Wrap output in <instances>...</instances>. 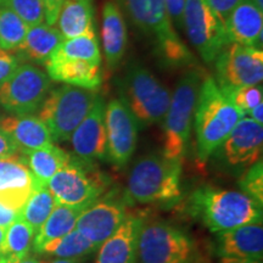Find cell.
I'll use <instances>...</instances> for the list:
<instances>
[{"mask_svg": "<svg viewBox=\"0 0 263 263\" xmlns=\"http://www.w3.org/2000/svg\"><path fill=\"white\" fill-rule=\"evenodd\" d=\"M188 207L190 215L215 234L262 222V205L236 190L201 186L190 195Z\"/></svg>", "mask_w": 263, "mask_h": 263, "instance_id": "obj_1", "label": "cell"}, {"mask_svg": "<svg viewBox=\"0 0 263 263\" xmlns=\"http://www.w3.org/2000/svg\"><path fill=\"white\" fill-rule=\"evenodd\" d=\"M240 118L242 116L222 93L215 78L205 76L194 112L197 159L205 162L212 156Z\"/></svg>", "mask_w": 263, "mask_h": 263, "instance_id": "obj_2", "label": "cell"}, {"mask_svg": "<svg viewBox=\"0 0 263 263\" xmlns=\"http://www.w3.org/2000/svg\"><path fill=\"white\" fill-rule=\"evenodd\" d=\"M182 162L149 154L134 163L123 200L127 206L136 203H176L182 196Z\"/></svg>", "mask_w": 263, "mask_h": 263, "instance_id": "obj_3", "label": "cell"}, {"mask_svg": "<svg viewBox=\"0 0 263 263\" xmlns=\"http://www.w3.org/2000/svg\"><path fill=\"white\" fill-rule=\"evenodd\" d=\"M133 25L156 44L157 57L170 67L189 66L193 54L174 31L164 0H118Z\"/></svg>", "mask_w": 263, "mask_h": 263, "instance_id": "obj_4", "label": "cell"}, {"mask_svg": "<svg viewBox=\"0 0 263 263\" xmlns=\"http://www.w3.org/2000/svg\"><path fill=\"white\" fill-rule=\"evenodd\" d=\"M200 68H190L177 82L170 107L163 118V151L168 160L182 162L188 149L190 130L200 87L203 80Z\"/></svg>", "mask_w": 263, "mask_h": 263, "instance_id": "obj_5", "label": "cell"}, {"mask_svg": "<svg viewBox=\"0 0 263 263\" xmlns=\"http://www.w3.org/2000/svg\"><path fill=\"white\" fill-rule=\"evenodd\" d=\"M121 100L141 127L162 122L171 103V91L146 67L130 64L118 83Z\"/></svg>", "mask_w": 263, "mask_h": 263, "instance_id": "obj_6", "label": "cell"}, {"mask_svg": "<svg viewBox=\"0 0 263 263\" xmlns=\"http://www.w3.org/2000/svg\"><path fill=\"white\" fill-rule=\"evenodd\" d=\"M138 263H209L195 239L164 222L143 223Z\"/></svg>", "mask_w": 263, "mask_h": 263, "instance_id": "obj_7", "label": "cell"}, {"mask_svg": "<svg viewBox=\"0 0 263 263\" xmlns=\"http://www.w3.org/2000/svg\"><path fill=\"white\" fill-rule=\"evenodd\" d=\"M97 91L64 84L49 91L39 118L50 132L52 140L67 141L84 120L98 98Z\"/></svg>", "mask_w": 263, "mask_h": 263, "instance_id": "obj_8", "label": "cell"}, {"mask_svg": "<svg viewBox=\"0 0 263 263\" xmlns=\"http://www.w3.org/2000/svg\"><path fill=\"white\" fill-rule=\"evenodd\" d=\"M107 186L106 176H104L93 162H88L77 156H71L70 162L47 184V188L59 205L83 210L103 196Z\"/></svg>", "mask_w": 263, "mask_h": 263, "instance_id": "obj_9", "label": "cell"}, {"mask_svg": "<svg viewBox=\"0 0 263 263\" xmlns=\"http://www.w3.org/2000/svg\"><path fill=\"white\" fill-rule=\"evenodd\" d=\"M50 89L47 72L32 64H22L0 85V105L11 115H31L41 108Z\"/></svg>", "mask_w": 263, "mask_h": 263, "instance_id": "obj_10", "label": "cell"}, {"mask_svg": "<svg viewBox=\"0 0 263 263\" xmlns=\"http://www.w3.org/2000/svg\"><path fill=\"white\" fill-rule=\"evenodd\" d=\"M183 29L200 58L210 64L230 44L226 26L207 5L206 0H185Z\"/></svg>", "mask_w": 263, "mask_h": 263, "instance_id": "obj_11", "label": "cell"}, {"mask_svg": "<svg viewBox=\"0 0 263 263\" xmlns=\"http://www.w3.org/2000/svg\"><path fill=\"white\" fill-rule=\"evenodd\" d=\"M215 61L217 77L215 81L222 91L262 83V49L230 43Z\"/></svg>", "mask_w": 263, "mask_h": 263, "instance_id": "obj_12", "label": "cell"}, {"mask_svg": "<svg viewBox=\"0 0 263 263\" xmlns=\"http://www.w3.org/2000/svg\"><path fill=\"white\" fill-rule=\"evenodd\" d=\"M105 127L107 160L117 167L126 166L136 151L139 124L121 99H112L105 107Z\"/></svg>", "mask_w": 263, "mask_h": 263, "instance_id": "obj_13", "label": "cell"}, {"mask_svg": "<svg viewBox=\"0 0 263 263\" xmlns=\"http://www.w3.org/2000/svg\"><path fill=\"white\" fill-rule=\"evenodd\" d=\"M126 202L112 193L100 196L81 212L76 230L90 240L98 248L120 228L126 219Z\"/></svg>", "mask_w": 263, "mask_h": 263, "instance_id": "obj_14", "label": "cell"}, {"mask_svg": "<svg viewBox=\"0 0 263 263\" xmlns=\"http://www.w3.org/2000/svg\"><path fill=\"white\" fill-rule=\"evenodd\" d=\"M262 147V124L250 117H242L218 149H221L222 159L230 168L244 170L261 160Z\"/></svg>", "mask_w": 263, "mask_h": 263, "instance_id": "obj_15", "label": "cell"}, {"mask_svg": "<svg viewBox=\"0 0 263 263\" xmlns=\"http://www.w3.org/2000/svg\"><path fill=\"white\" fill-rule=\"evenodd\" d=\"M105 107L104 98L98 95L93 107L71 136L76 156L88 162L107 160Z\"/></svg>", "mask_w": 263, "mask_h": 263, "instance_id": "obj_16", "label": "cell"}, {"mask_svg": "<svg viewBox=\"0 0 263 263\" xmlns=\"http://www.w3.org/2000/svg\"><path fill=\"white\" fill-rule=\"evenodd\" d=\"M143 218L127 216L116 232L99 246L95 263H138V242Z\"/></svg>", "mask_w": 263, "mask_h": 263, "instance_id": "obj_17", "label": "cell"}, {"mask_svg": "<svg viewBox=\"0 0 263 263\" xmlns=\"http://www.w3.org/2000/svg\"><path fill=\"white\" fill-rule=\"evenodd\" d=\"M216 252L219 257L262 259V222L250 223L238 228L217 233Z\"/></svg>", "mask_w": 263, "mask_h": 263, "instance_id": "obj_18", "label": "cell"}, {"mask_svg": "<svg viewBox=\"0 0 263 263\" xmlns=\"http://www.w3.org/2000/svg\"><path fill=\"white\" fill-rule=\"evenodd\" d=\"M45 66L51 81L93 91H98L104 83V70L101 64L50 57L45 62Z\"/></svg>", "mask_w": 263, "mask_h": 263, "instance_id": "obj_19", "label": "cell"}, {"mask_svg": "<svg viewBox=\"0 0 263 263\" xmlns=\"http://www.w3.org/2000/svg\"><path fill=\"white\" fill-rule=\"evenodd\" d=\"M0 128L14 141L18 153L26 154L52 144L48 127L32 115H11L0 120Z\"/></svg>", "mask_w": 263, "mask_h": 263, "instance_id": "obj_20", "label": "cell"}, {"mask_svg": "<svg viewBox=\"0 0 263 263\" xmlns=\"http://www.w3.org/2000/svg\"><path fill=\"white\" fill-rule=\"evenodd\" d=\"M251 0H244L234 9L226 22V29L232 43L262 49L263 15Z\"/></svg>", "mask_w": 263, "mask_h": 263, "instance_id": "obj_21", "label": "cell"}, {"mask_svg": "<svg viewBox=\"0 0 263 263\" xmlns=\"http://www.w3.org/2000/svg\"><path fill=\"white\" fill-rule=\"evenodd\" d=\"M103 48L108 68L115 70L127 50V26L115 2H106L103 9Z\"/></svg>", "mask_w": 263, "mask_h": 263, "instance_id": "obj_22", "label": "cell"}, {"mask_svg": "<svg viewBox=\"0 0 263 263\" xmlns=\"http://www.w3.org/2000/svg\"><path fill=\"white\" fill-rule=\"evenodd\" d=\"M71 154L54 144L22 154L21 160L32 177V188L47 186L49 180L70 162Z\"/></svg>", "mask_w": 263, "mask_h": 263, "instance_id": "obj_23", "label": "cell"}, {"mask_svg": "<svg viewBox=\"0 0 263 263\" xmlns=\"http://www.w3.org/2000/svg\"><path fill=\"white\" fill-rule=\"evenodd\" d=\"M64 37L59 29L48 24H39L28 27L24 43L17 49L20 61H29L34 64H45L57 50Z\"/></svg>", "mask_w": 263, "mask_h": 263, "instance_id": "obj_24", "label": "cell"}, {"mask_svg": "<svg viewBox=\"0 0 263 263\" xmlns=\"http://www.w3.org/2000/svg\"><path fill=\"white\" fill-rule=\"evenodd\" d=\"M57 24L64 39L95 32L93 0H65Z\"/></svg>", "mask_w": 263, "mask_h": 263, "instance_id": "obj_25", "label": "cell"}, {"mask_svg": "<svg viewBox=\"0 0 263 263\" xmlns=\"http://www.w3.org/2000/svg\"><path fill=\"white\" fill-rule=\"evenodd\" d=\"M83 209H76V207L57 203L47 221L43 223V226L35 233L34 240H33V250L38 252V250L47 242L64 236L76 229V223Z\"/></svg>", "mask_w": 263, "mask_h": 263, "instance_id": "obj_26", "label": "cell"}, {"mask_svg": "<svg viewBox=\"0 0 263 263\" xmlns=\"http://www.w3.org/2000/svg\"><path fill=\"white\" fill-rule=\"evenodd\" d=\"M99 248L90 240L82 235L78 230L73 229L64 236L51 240L43 245L37 254H45L62 259H77L89 257Z\"/></svg>", "mask_w": 263, "mask_h": 263, "instance_id": "obj_27", "label": "cell"}, {"mask_svg": "<svg viewBox=\"0 0 263 263\" xmlns=\"http://www.w3.org/2000/svg\"><path fill=\"white\" fill-rule=\"evenodd\" d=\"M34 230L24 219L17 218L5 229V238L0 249V261L22 258L29 255L33 248Z\"/></svg>", "mask_w": 263, "mask_h": 263, "instance_id": "obj_28", "label": "cell"}, {"mask_svg": "<svg viewBox=\"0 0 263 263\" xmlns=\"http://www.w3.org/2000/svg\"><path fill=\"white\" fill-rule=\"evenodd\" d=\"M51 57L71 60H83L93 64H101V52L95 32L78 37L64 39Z\"/></svg>", "mask_w": 263, "mask_h": 263, "instance_id": "obj_29", "label": "cell"}, {"mask_svg": "<svg viewBox=\"0 0 263 263\" xmlns=\"http://www.w3.org/2000/svg\"><path fill=\"white\" fill-rule=\"evenodd\" d=\"M55 206H57L55 197L47 186L32 188L31 195L20 211L18 218L24 219L34 230V233H37L43 223L47 221Z\"/></svg>", "mask_w": 263, "mask_h": 263, "instance_id": "obj_30", "label": "cell"}, {"mask_svg": "<svg viewBox=\"0 0 263 263\" xmlns=\"http://www.w3.org/2000/svg\"><path fill=\"white\" fill-rule=\"evenodd\" d=\"M28 26L11 10L0 6V48L16 51L27 34Z\"/></svg>", "mask_w": 263, "mask_h": 263, "instance_id": "obj_31", "label": "cell"}, {"mask_svg": "<svg viewBox=\"0 0 263 263\" xmlns=\"http://www.w3.org/2000/svg\"><path fill=\"white\" fill-rule=\"evenodd\" d=\"M26 186H32V177L21 157L0 160V190Z\"/></svg>", "mask_w": 263, "mask_h": 263, "instance_id": "obj_32", "label": "cell"}, {"mask_svg": "<svg viewBox=\"0 0 263 263\" xmlns=\"http://www.w3.org/2000/svg\"><path fill=\"white\" fill-rule=\"evenodd\" d=\"M227 99L234 105L242 117H246L255 106L263 103V89L262 85H249L222 91Z\"/></svg>", "mask_w": 263, "mask_h": 263, "instance_id": "obj_33", "label": "cell"}, {"mask_svg": "<svg viewBox=\"0 0 263 263\" xmlns=\"http://www.w3.org/2000/svg\"><path fill=\"white\" fill-rule=\"evenodd\" d=\"M0 6L15 12L28 27L43 24L45 20L43 0H0Z\"/></svg>", "mask_w": 263, "mask_h": 263, "instance_id": "obj_34", "label": "cell"}, {"mask_svg": "<svg viewBox=\"0 0 263 263\" xmlns=\"http://www.w3.org/2000/svg\"><path fill=\"white\" fill-rule=\"evenodd\" d=\"M241 193L251 197L254 201L263 205V166L262 160L250 166L244 176L239 179Z\"/></svg>", "mask_w": 263, "mask_h": 263, "instance_id": "obj_35", "label": "cell"}, {"mask_svg": "<svg viewBox=\"0 0 263 263\" xmlns=\"http://www.w3.org/2000/svg\"><path fill=\"white\" fill-rule=\"evenodd\" d=\"M32 193V186L26 188H9L0 190V203L18 212L25 206Z\"/></svg>", "mask_w": 263, "mask_h": 263, "instance_id": "obj_36", "label": "cell"}, {"mask_svg": "<svg viewBox=\"0 0 263 263\" xmlns=\"http://www.w3.org/2000/svg\"><path fill=\"white\" fill-rule=\"evenodd\" d=\"M244 0H206L207 5L215 12V15L224 24L228 17L234 11V9Z\"/></svg>", "mask_w": 263, "mask_h": 263, "instance_id": "obj_37", "label": "cell"}, {"mask_svg": "<svg viewBox=\"0 0 263 263\" xmlns=\"http://www.w3.org/2000/svg\"><path fill=\"white\" fill-rule=\"evenodd\" d=\"M18 66L20 60L16 55L0 48V85L14 73Z\"/></svg>", "mask_w": 263, "mask_h": 263, "instance_id": "obj_38", "label": "cell"}, {"mask_svg": "<svg viewBox=\"0 0 263 263\" xmlns=\"http://www.w3.org/2000/svg\"><path fill=\"white\" fill-rule=\"evenodd\" d=\"M185 0H164L171 22L177 28H183V12Z\"/></svg>", "mask_w": 263, "mask_h": 263, "instance_id": "obj_39", "label": "cell"}, {"mask_svg": "<svg viewBox=\"0 0 263 263\" xmlns=\"http://www.w3.org/2000/svg\"><path fill=\"white\" fill-rule=\"evenodd\" d=\"M18 149L16 147L14 141L10 139L8 134L0 128V160L11 159L17 156Z\"/></svg>", "mask_w": 263, "mask_h": 263, "instance_id": "obj_40", "label": "cell"}, {"mask_svg": "<svg viewBox=\"0 0 263 263\" xmlns=\"http://www.w3.org/2000/svg\"><path fill=\"white\" fill-rule=\"evenodd\" d=\"M64 3L65 0H43L45 12V21H47L48 25H57L59 12H60V9Z\"/></svg>", "mask_w": 263, "mask_h": 263, "instance_id": "obj_41", "label": "cell"}, {"mask_svg": "<svg viewBox=\"0 0 263 263\" xmlns=\"http://www.w3.org/2000/svg\"><path fill=\"white\" fill-rule=\"evenodd\" d=\"M18 212L0 203V228H8L12 222H15L18 218Z\"/></svg>", "mask_w": 263, "mask_h": 263, "instance_id": "obj_42", "label": "cell"}, {"mask_svg": "<svg viewBox=\"0 0 263 263\" xmlns=\"http://www.w3.org/2000/svg\"><path fill=\"white\" fill-rule=\"evenodd\" d=\"M0 263H48L43 259H39L34 256H26L22 258H10V259H2Z\"/></svg>", "mask_w": 263, "mask_h": 263, "instance_id": "obj_43", "label": "cell"}, {"mask_svg": "<svg viewBox=\"0 0 263 263\" xmlns=\"http://www.w3.org/2000/svg\"><path fill=\"white\" fill-rule=\"evenodd\" d=\"M248 116H250V118H251V120H254L255 122L262 124L263 123V103L258 104L257 106H255L254 108H252Z\"/></svg>", "mask_w": 263, "mask_h": 263, "instance_id": "obj_44", "label": "cell"}, {"mask_svg": "<svg viewBox=\"0 0 263 263\" xmlns=\"http://www.w3.org/2000/svg\"><path fill=\"white\" fill-rule=\"evenodd\" d=\"M218 263H262V259L251 258H236V257H222Z\"/></svg>", "mask_w": 263, "mask_h": 263, "instance_id": "obj_45", "label": "cell"}, {"mask_svg": "<svg viewBox=\"0 0 263 263\" xmlns=\"http://www.w3.org/2000/svg\"><path fill=\"white\" fill-rule=\"evenodd\" d=\"M48 263H81V261H77V259H62V258H57L54 261L48 262Z\"/></svg>", "mask_w": 263, "mask_h": 263, "instance_id": "obj_46", "label": "cell"}, {"mask_svg": "<svg viewBox=\"0 0 263 263\" xmlns=\"http://www.w3.org/2000/svg\"><path fill=\"white\" fill-rule=\"evenodd\" d=\"M5 238V229L4 228H0V249H2L3 241H4Z\"/></svg>", "mask_w": 263, "mask_h": 263, "instance_id": "obj_47", "label": "cell"}]
</instances>
